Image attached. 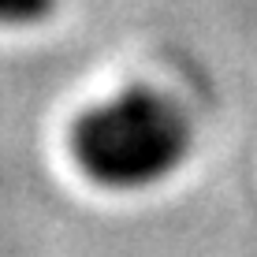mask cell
I'll return each instance as SVG.
<instances>
[{
  "label": "cell",
  "instance_id": "1",
  "mask_svg": "<svg viewBox=\"0 0 257 257\" xmlns=\"http://www.w3.org/2000/svg\"><path fill=\"white\" fill-rule=\"evenodd\" d=\"M190 119L172 97L127 90L93 104L71 131L78 164L104 187H149L172 175L190 153Z\"/></svg>",
  "mask_w": 257,
  "mask_h": 257
},
{
  "label": "cell",
  "instance_id": "2",
  "mask_svg": "<svg viewBox=\"0 0 257 257\" xmlns=\"http://www.w3.org/2000/svg\"><path fill=\"white\" fill-rule=\"evenodd\" d=\"M56 0H0V23L4 26H34L52 15Z\"/></svg>",
  "mask_w": 257,
  "mask_h": 257
}]
</instances>
